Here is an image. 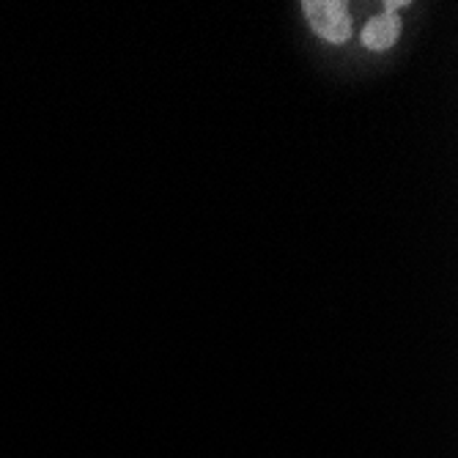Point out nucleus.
<instances>
[{
  "label": "nucleus",
  "mask_w": 458,
  "mask_h": 458,
  "mask_svg": "<svg viewBox=\"0 0 458 458\" xmlns=\"http://www.w3.org/2000/svg\"><path fill=\"white\" fill-rule=\"evenodd\" d=\"M401 36V17L398 14H390V12H382L379 17H373L365 22L360 38L362 45L373 53H385L390 50Z\"/></svg>",
  "instance_id": "obj_2"
},
{
  "label": "nucleus",
  "mask_w": 458,
  "mask_h": 458,
  "mask_svg": "<svg viewBox=\"0 0 458 458\" xmlns=\"http://www.w3.org/2000/svg\"><path fill=\"white\" fill-rule=\"evenodd\" d=\"M409 4H406V0H401V4H395V0H387V4H385V12H390V14H398V9H406Z\"/></svg>",
  "instance_id": "obj_3"
},
{
  "label": "nucleus",
  "mask_w": 458,
  "mask_h": 458,
  "mask_svg": "<svg viewBox=\"0 0 458 458\" xmlns=\"http://www.w3.org/2000/svg\"><path fill=\"white\" fill-rule=\"evenodd\" d=\"M302 9L318 38L329 41V45H344L352 38L349 4L344 0H305Z\"/></svg>",
  "instance_id": "obj_1"
}]
</instances>
